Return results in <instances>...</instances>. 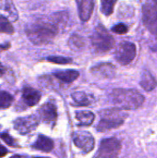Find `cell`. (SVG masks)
I'll list each match as a JSON object with an SVG mask.
<instances>
[{
  "label": "cell",
  "mask_w": 157,
  "mask_h": 158,
  "mask_svg": "<svg viewBox=\"0 0 157 158\" xmlns=\"http://www.w3.org/2000/svg\"><path fill=\"white\" fill-rule=\"evenodd\" d=\"M91 41L94 49L100 53L109 51L115 44L113 36L102 25H99L94 29L91 36Z\"/></svg>",
  "instance_id": "cell-5"
},
{
  "label": "cell",
  "mask_w": 157,
  "mask_h": 158,
  "mask_svg": "<svg viewBox=\"0 0 157 158\" xmlns=\"http://www.w3.org/2000/svg\"><path fill=\"white\" fill-rule=\"evenodd\" d=\"M111 100L115 106L125 110L137 109L144 103V97L134 89H115L111 93Z\"/></svg>",
  "instance_id": "cell-2"
},
{
  "label": "cell",
  "mask_w": 157,
  "mask_h": 158,
  "mask_svg": "<svg viewBox=\"0 0 157 158\" xmlns=\"http://www.w3.org/2000/svg\"><path fill=\"white\" fill-rule=\"evenodd\" d=\"M136 56V45L130 42H121L115 52V58L121 65H128Z\"/></svg>",
  "instance_id": "cell-6"
},
{
  "label": "cell",
  "mask_w": 157,
  "mask_h": 158,
  "mask_svg": "<svg viewBox=\"0 0 157 158\" xmlns=\"http://www.w3.org/2000/svg\"><path fill=\"white\" fill-rule=\"evenodd\" d=\"M13 103V96L5 91H0V108H7Z\"/></svg>",
  "instance_id": "cell-22"
},
{
  "label": "cell",
  "mask_w": 157,
  "mask_h": 158,
  "mask_svg": "<svg viewBox=\"0 0 157 158\" xmlns=\"http://www.w3.org/2000/svg\"><path fill=\"white\" fill-rule=\"evenodd\" d=\"M92 73L102 78H112L116 73V68L110 63H101L92 69Z\"/></svg>",
  "instance_id": "cell-12"
},
{
  "label": "cell",
  "mask_w": 157,
  "mask_h": 158,
  "mask_svg": "<svg viewBox=\"0 0 157 158\" xmlns=\"http://www.w3.org/2000/svg\"><path fill=\"white\" fill-rule=\"evenodd\" d=\"M0 138H1L6 144H8L9 146H16V145H17L15 140H14L8 133H6V132H2V133H0Z\"/></svg>",
  "instance_id": "cell-26"
},
{
  "label": "cell",
  "mask_w": 157,
  "mask_h": 158,
  "mask_svg": "<svg viewBox=\"0 0 157 158\" xmlns=\"http://www.w3.org/2000/svg\"><path fill=\"white\" fill-rule=\"evenodd\" d=\"M32 147L34 149H37L41 152H44V153H49L53 150L54 148V142L43 135H40L38 137V139L36 140V142L33 143Z\"/></svg>",
  "instance_id": "cell-14"
},
{
  "label": "cell",
  "mask_w": 157,
  "mask_h": 158,
  "mask_svg": "<svg viewBox=\"0 0 157 158\" xmlns=\"http://www.w3.org/2000/svg\"><path fill=\"white\" fill-rule=\"evenodd\" d=\"M128 31H129V28L124 23H118L112 28V31L118 34H125L128 32Z\"/></svg>",
  "instance_id": "cell-25"
},
{
  "label": "cell",
  "mask_w": 157,
  "mask_h": 158,
  "mask_svg": "<svg viewBox=\"0 0 157 158\" xmlns=\"http://www.w3.org/2000/svg\"><path fill=\"white\" fill-rule=\"evenodd\" d=\"M0 10L6 14L10 20L16 21L18 19V11L12 2V0H0Z\"/></svg>",
  "instance_id": "cell-15"
},
{
  "label": "cell",
  "mask_w": 157,
  "mask_h": 158,
  "mask_svg": "<svg viewBox=\"0 0 157 158\" xmlns=\"http://www.w3.org/2000/svg\"><path fill=\"white\" fill-rule=\"evenodd\" d=\"M117 0H101V11L105 16H110L116 5Z\"/></svg>",
  "instance_id": "cell-21"
},
{
  "label": "cell",
  "mask_w": 157,
  "mask_h": 158,
  "mask_svg": "<svg viewBox=\"0 0 157 158\" xmlns=\"http://www.w3.org/2000/svg\"><path fill=\"white\" fill-rule=\"evenodd\" d=\"M22 99L28 106H33L39 103L41 99V94L39 91L33 88L25 87L22 92Z\"/></svg>",
  "instance_id": "cell-13"
},
{
  "label": "cell",
  "mask_w": 157,
  "mask_h": 158,
  "mask_svg": "<svg viewBox=\"0 0 157 158\" xmlns=\"http://www.w3.org/2000/svg\"><path fill=\"white\" fill-rule=\"evenodd\" d=\"M76 2L80 19L82 21L89 20L93 11L94 0H76Z\"/></svg>",
  "instance_id": "cell-11"
},
{
  "label": "cell",
  "mask_w": 157,
  "mask_h": 158,
  "mask_svg": "<svg viewBox=\"0 0 157 158\" xmlns=\"http://www.w3.org/2000/svg\"><path fill=\"white\" fill-rule=\"evenodd\" d=\"M39 124V118L36 116H27L19 118L14 121L16 131L20 134H28L34 131Z\"/></svg>",
  "instance_id": "cell-9"
},
{
  "label": "cell",
  "mask_w": 157,
  "mask_h": 158,
  "mask_svg": "<svg viewBox=\"0 0 157 158\" xmlns=\"http://www.w3.org/2000/svg\"><path fill=\"white\" fill-rule=\"evenodd\" d=\"M127 115L120 109L113 108L106 109L101 112V119L97 126L99 131H106L112 129L118 128L124 123Z\"/></svg>",
  "instance_id": "cell-4"
},
{
  "label": "cell",
  "mask_w": 157,
  "mask_h": 158,
  "mask_svg": "<svg viewBox=\"0 0 157 158\" xmlns=\"http://www.w3.org/2000/svg\"><path fill=\"white\" fill-rule=\"evenodd\" d=\"M5 72H6V69H5V67L0 63V77H2V76L5 74Z\"/></svg>",
  "instance_id": "cell-29"
},
{
  "label": "cell",
  "mask_w": 157,
  "mask_h": 158,
  "mask_svg": "<svg viewBox=\"0 0 157 158\" xmlns=\"http://www.w3.org/2000/svg\"><path fill=\"white\" fill-rule=\"evenodd\" d=\"M58 30L56 25L45 20H36L27 25L26 34L35 44H44L52 41Z\"/></svg>",
  "instance_id": "cell-1"
},
{
  "label": "cell",
  "mask_w": 157,
  "mask_h": 158,
  "mask_svg": "<svg viewBox=\"0 0 157 158\" xmlns=\"http://www.w3.org/2000/svg\"><path fill=\"white\" fill-rule=\"evenodd\" d=\"M47 60L52 63H56V64H68V63H71V61H72L71 58L65 57V56H49V57H47Z\"/></svg>",
  "instance_id": "cell-24"
},
{
  "label": "cell",
  "mask_w": 157,
  "mask_h": 158,
  "mask_svg": "<svg viewBox=\"0 0 157 158\" xmlns=\"http://www.w3.org/2000/svg\"><path fill=\"white\" fill-rule=\"evenodd\" d=\"M68 45L70 46V48L72 50L79 51V50L83 48V46H84V40H83V38L81 36H80L78 34H73L69 38Z\"/></svg>",
  "instance_id": "cell-20"
},
{
  "label": "cell",
  "mask_w": 157,
  "mask_h": 158,
  "mask_svg": "<svg viewBox=\"0 0 157 158\" xmlns=\"http://www.w3.org/2000/svg\"><path fill=\"white\" fill-rule=\"evenodd\" d=\"M94 114L91 111L83 110L76 112V118L79 121L80 126H90L94 120Z\"/></svg>",
  "instance_id": "cell-18"
},
{
  "label": "cell",
  "mask_w": 157,
  "mask_h": 158,
  "mask_svg": "<svg viewBox=\"0 0 157 158\" xmlns=\"http://www.w3.org/2000/svg\"><path fill=\"white\" fill-rule=\"evenodd\" d=\"M143 20L153 36L151 49L157 51V0H146L143 6Z\"/></svg>",
  "instance_id": "cell-3"
},
{
  "label": "cell",
  "mask_w": 157,
  "mask_h": 158,
  "mask_svg": "<svg viewBox=\"0 0 157 158\" xmlns=\"http://www.w3.org/2000/svg\"><path fill=\"white\" fill-rule=\"evenodd\" d=\"M73 142L78 148H80L86 154L92 152L95 145L94 138L93 137V135L85 131H76L73 136Z\"/></svg>",
  "instance_id": "cell-8"
},
{
  "label": "cell",
  "mask_w": 157,
  "mask_h": 158,
  "mask_svg": "<svg viewBox=\"0 0 157 158\" xmlns=\"http://www.w3.org/2000/svg\"><path fill=\"white\" fill-rule=\"evenodd\" d=\"M121 150V143L116 138L105 139L101 142L96 156L103 158L117 157Z\"/></svg>",
  "instance_id": "cell-7"
},
{
  "label": "cell",
  "mask_w": 157,
  "mask_h": 158,
  "mask_svg": "<svg viewBox=\"0 0 157 158\" xmlns=\"http://www.w3.org/2000/svg\"><path fill=\"white\" fill-rule=\"evenodd\" d=\"M141 86L147 92L153 91L157 86V81L154 76L148 71V70H143L142 73V78H141Z\"/></svg>",
  "instance_id": "cell-16"
},
{
  "label": "cell",
  "mask_w": 157,
  "mask_h": 158,
  "mask_svg": "<svg viewBox=\"0 0 157 158\" xmlns=\"http://www.w3.org/2000/svg\"><path fill=\"white\" fill-rule=\"evenodd\" d=\"M9 46H10V44H0V54H1V52H2V51H5V50H6L7 48H9Z\"/></svg>",
  "instance_id": "cell-28"
},
{
  "label": "cell",
  "mask_w": 157,
  "mask_h": 158,
  "mask_svg": "<svg viewBox=\"0 0 157 158\" xmlns=\"http://www.w3.org/2000/svg\"><path fill=\"white\" fill-rule=\"evenodd\" d=\"M39 117L44 123L54 126L57 118V110L56 106L53 103H46L43 105L39 109Z\"/></svg>",
  "instance_id": "cell-10"
},
{
  "label": "cell",
  "mask_w": 157,
  "mask_h": 158,
  "mask_svg": "<svg viewBox=\"0 0 157 158\" xmlns=\"http://www.w3.org/2000/svg\"><path fill=\"white\" fill-rule=\"evenodd\" d=\"M6 154H7V150H6V149L4 146L0 145V157H3V156H5Z\"/></svg>",
  "instance_id": "cell-27"
},
{
  "label": "cell",
  "mask_w": 157,
  "mask_h": 158,
  "mask_svg": "<svg viewBox=\"0 0 157 158\" xmlns=\"http://www.w3.org/2000/svg\"><path fill=\"white\" fill-rule=\"evenodd\" d=\"M0 32L7 34H12L14 32V28L11 25L10 21L2 15H0Z\"/></svg>",
  "instance_id": "cell-23"
},
{
  "label": "cell",
  "mask_w": 157,
  "mask_h": 158,
  "mask_svg": "<svg viewBox=\"0 0 157 158\" xmlns=\"http://www.w3.org/2000/svg\"><path fill=\"white\" fill-rule=\"evenodd\" d=\"M54 76L65 83H71L79 77V72L73 69L59 70V71L54 72Z\"/></svg>",
  "instance_id": "cell-17"
},
{
  "label": "cell",
  "mask_w": 157,
  "mask_h": 158,
  "mask_svg": "<svg viewBox=\"0 0 157 158\" xmlns=\"http://www.w3.org/2000/svg\"><path fill=\"white\" fill-rule=\"evenodd\" d=\"M71 97L80 106H89L93 102V98L84 92H75L71 94Z\"/></svg>",
  "instance_id": "cell-19"
}]
</instances>
